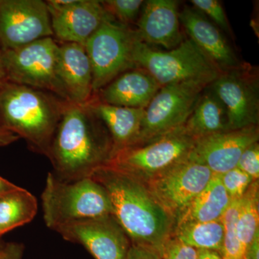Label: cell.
<instances>
[{"instance_id":"5b68a950","label":"cell","mask_w":259,"mask_h":259,"mask_svg":"<svg viewBox=\"0 0 259 259\" xmlns=\"http://www.w3.org/2000/svg\"><path fill=\"white\" fill-rule=\"evenodd\" d=\"M135 67L146 71L163 87L185 81L211 84L222 73L191 39L178 47L159 51L138 39L133 51Z\"/></svg>"},{"instance_id":"5bb4252c","label":"cell","mask_w":259,"mask_h":259,"mask_svg":"<svg viewBox=\"0 0 259 259\" xmlns=\"http://www.w3.org/2000/svg\"><path fill=\"white\" fill-rule=\"evenodd\" d=\"M46 2L54 36L60 42H74L85 47L102 24L115 20L99 0H71L66 5L60 4L57 0Z\"/></svg>"},{"instance_id":"ac0fdd59","label":"cell","mask_w":259,"mask_h":259,"mask_svg":"<svg viewBox=\"0 0 259 259\" xmlns=\"http://www.w3.org/2000/svg\"><path fill=\"white\" fill-rule=\"evenodd\" d=\"M58 76L69 101L86 105L94 96L93 70L86 49L74 42H59Z\"/></svg>"},{"instance_id":"74e56055","label":"cell","mask_w":259,"mask_h":259,"mask_svg":"<svg viewBox=\"0 0 259 259\" xmlns=\"http://www.w3.org/2000/svg\"><path fill=\"white\" fill-rule=\"evenodd\" d=\"M7 81L6 74L3 66V55H2V50H0V84Z\"/></svg>"},{"instance_id":"9a60e30c","label":"cell","mask_w":259,"mask_h":259,"mask_svg":"<svg viewBox=\"0 0 259 259\" xmlns=\"http://www.w3.org/2000/svg\"><path fill=\"white\" fill-rule=\"evenodd\" d=\"M258 140V125L207 135L195 139L189 158L221 175L236 168L243 151Z\"/></svg>"},{"instance_id":"ba28073f","label":"cell","mask_w":259,"mask_h":259,"mask_svg":"<svg viewBox=\"0 0 259 259\" xmlns=\"http://www.w3.org/2000/svg\"><path fill=\"white\" fill-rule=\"evenodd\" d=\"M136 30L115 20H107L85 45L93 70L94 95L119 75L136 69L133 59Z\"/></svg>"},{"instance_id":"f546056e","label":"cell","mask_w":259,"mask_h":259,"mask_svg":"<svg viewBox=\"0 0 259 259\" xmlns=\"http://www.w3.org/2000/svg\"><path fill=\"white\" fill-rule=\"evenodd\" d=\"M199 249L186 244L175 234L163 244L160 255L161 259H197Z\"/></svg>"},{"instance_id":"7a4b0ae2","label":"cell","mask_w":259,"mask_h":259,"mask_svg":"<svg viewBox=\"0 0 259 259\" xmlns=\"http://www.w3.org/2000/svg\"><path fill=\"white\" fill-rule=\"evenodd\" d=\"M91 178L103 187L112 204V215L132 244L161 253L175 231V220L139 180L110 166L100 167Z\"/></svg>"},{"instance_id":"484cf974","label":"cell","mask_w":259,"mask_h":259,"mask_svg":"<svg viewBox=\"0 0 259 259\" xmlns=\"http://www.w3.org/2000/svg\"><path fill=\"white\" fill-rule=\"evenodd\" d=\"M241 198L232 199L221 218L224 228L222 255L223 259H243L245 250L238 236L237 221L239 214Z\"/></svg>"},{"instance_id":"603a6c76","label":"cell","mask_w":259,"mask_h":259,"mask_svg":"<svg viewBox=\"0 0 259 259\" xmlns=\"http://www.w3.org/2000/svg\"><path fill=\"white\" fill-rule=\"evenodd\" d=\"M37 211L35 196L22 187L0 197V237L31 222Z\"/></svg>"},{"instance_id":"7c38bea8","label":"cell","mask_w":259,"mask_h":259,"mask_svg":"<svg viewBox=\"0 0 259 259\" xmlns=\"http://www.w3.org/2000/svg\"><path fill=\"white\" fill-rule=\"evenodd\" d=\"M213 177L207 166L187 158L146 182L150 192L175 221L181 212L205 188Z\"/></svg>"},{"instance_id":"277c9868","label":"cell","mask_w":259,"mask_h":259,"mask_svg":"<svg viewBox=\"0 0 259 259\" xmlns=\"http://www.w3.org/2000/svg\"><path fill=\"white\" fill-rule=\"evenodd\" d=\"M41 202L46 225L54 231L70 223L112 214L108 194L91 177L64 182L50 172Z\"/></svg>"},{"instance_id":"d4e9b609","label":"cell","mask_w":259,"mask_h":259,"mask_svg":"<svg viewBox=\"0 0 259 259\" xmlns=\"http://www.w3.org/2000/svg\"><path fill=\"white\" fill-rule=\"evenodd\" d=\"M238 236L244 250L259 232V182H252L241 197L237 221Z\"/></svg>"},{"instance_id":"836d02e7","label":"cell","mask_w":259,"mask_h":259,"mask_svg":"<svg viewBox=\"0 0 259 259\" xmlns=\"http://www.w3.org/2000/svg\"><path fill=\"white\" fill-rule=\"evenodd\" d=\"M259 257V232L255 235L251 243L245 250V259H258Z\"/></svg>"},{"instance_id":"9c48e42d","label":"cell","mask_w":259,"mask_h":259,"mask_svg":"<svg viewBox=\"0 0 259 259\" xmlns=\"http://www.w3.org/2000/svg\"><path fill=\"white\" fill-rule=\"evenodd\" d=\"M208 86L189 81L160 89L145 108L136 146L155 141L185 125L201 93Z\"/></svg>"},{"instance_id":"52a82bcc","label":"cell","mask_w":259,"mask_h":259,"mask_svg":"<svg viewBox=\"0 0 259 259\" xmlns=\"http://www.w3.org/2000/svg\"><path fill=\"white\" fill-rule=\"evenodd\" d=\"M2 55L7 81L49 92L69 101L58 76L59 42L54 37L2 50Z\"/></svg>"},{"instance_id":"2e32d148","label":"cell","mask_w":259,"mask_h":259,"mask_svg":"<svg viewBox=\"0 0 259 259\" xmlns=\"http://www.w3.org/2000/svg\"><path fill=\"white\" fill-rule=\"evenodd\" d=\"M136 25L139 40L148 46H161L171 50L185 40L176 0L144 1Z\"/></svg>"},{"instance_id":"4316f807","label":"cell","mask_w":259,"mask_h":259,"mask_svg":"<svg viewBox=\"0 0 259 259\" xmlns=\"http://www.w3.org/2000/svg\"><path fill=\"white\" fill-rule=\"evenodd\" d=\"M102 5L115 21L130 26L136 23L141 13L143 0H105Z\"/></svg>"},{"instance_id":"ffe728a7","label":"cell","mask_w":259,"mask_h":259,"mask_svg":"<svg viewBox=\"0 0 259 259\" xmlns=\"http://www.w3.org/2000/svg\"><path fill=\"white\" fill-rule=\"evenodd\" d=\"M89 105L110 133L113 144L112 157L121 151L137 146L145 109L113 106L94 97Z\"/></svg>"},{"instance_id":"6da1fadb","label":"cell","mask_w":259,"mask_h":259,"mask_svg":"<svg viewBox=\"0 0 259 259\" xmlns=\"http://www.w3.org/2000/svg\"><path fill=\"white\" fill-rule=\"evenodd\" d=\"M113 155L111 136L90 106L69 102L56 128L47 157L54 175L64 182L90 178Z\"/></svg>"},{"instance_id":"7402d4cb","label":"cell","mask_w":259,"mask_h":259,"mask_svg":"<svg viewBox=\"0 0 259 259\" xmlns=\"http://www.w3.org/2000/svg\"><path fill=\"white\" fill-rule=\"evenodd\" d=\"M231 199L218 175L197 194L175 221V226L187 223H205L221 219Z\"/></svg>"},{"instance_id":"ab89813d","label":"cell","mask_w":259,"mask_h":259,"mask_svg":"<svg viewBox=\"0 0 259 259\" xmlns=\"http://www.w3.org/2000/svg\"><path fill=\"white\" fill-rule=\"evenodd\" d=\"M243 259H245L244 258H243Z\"/></svg>"},{"instance_id":"cb8c5ba5","label":"cell","mask_w":259,"mask_h":259,"mask_svg":"<svg viewBox=\"0 0 259 259\" xmlns=\"http://www.w3.org/2000/svg\"><path fill=\"white\" fill-rule=\"evenodd\" d=\"M174 234L186 244L197 249L222 252L224 228L221 219L177 225Z\"/></svg>"},{"instance_id":"4fadbf2b","label":"cell","mask_w":259,"mask_h":259,"mask_svg":"<svg viewBox=\"0 0 259 259\" xmlns=\"http://www.w3.org/2000/svg\"><path fill=\"white\" fill-rule=\"evenodd\" d=\"M55 231L66 241L82 245L95 259H126L132 245L112 214L70 223Z\"/></svg>"},{"instance_id":"d590c367","label":"cell","mask_w":259,"mask_h":259,"mask_svg":"<svg viewBox=\"0 0 259 259\" xmlns=\"http://www.w3.org/2000/svg\"><path fill=\"white\" fill-rule=\"evenodd\" d=\"M18 187V186L0 177V197L9 193L12 191L16 190Z\"/></svg>"},{"instance_id":"d6986e66","label":"cell","mask_w":259,"mask_h":259,"mask_svg":"<svg viewBox=\"0 0 259 259\" xmlns=\"http://www.w3.org/2000/svg\"><path fill=\"white\" fill-rule=\"evenodd\" d=\"M161 88L151 75L136 68L119 75L93 97L113 106L145 109Z\"/></svg>"},{"instance_id":"f1b7e54d","label":"cell","mask_w":259,"mask_h":259,"mask_svg":"<svg viewBox=\"0 0 259 259\" xmlns=\"http://www.w3.org/2000/svg\"><path fill=\"white\" fill-rule=\"evenodd\" d=\"M191 3L196 10L205 15L206 18L208 17L211 19L213 24L220 30L226 32L231 37L233 36L231 25L221 2L218 0H192Z\"/></svg>"},{"instance_id":"d6a6232c","label":"cell","mask_w":259,"mask_h":259,"mask_svg":"<svg viewBox=\"0 0 259 259\" xmlns=\"http://www.w3.org/2000/svg\"><path fill=\"white\" fill-rule=\"evenodd\" d=\"M25 246L21 243H8L0 245V259H23Z\"/></svg>"},{"instance_id":"4dcf8cb0","label":"cell","mask_w":259,"mask_h":259,"mask_svg":"<svg viewBox=\"0 0 259 259\" xmlns=\"http://www.w3.org/2000/svg\"><path fill=\"white\" fill-rule=\"evenodd\" d=\"M249 175L253 180L259 179V144L258 142L250 145L242 153L238 160L237 166Z\"/></svg>"},{"instance_id":"8992f818","label":"cell","mask_w":259,"mask_h":259,"mask_svg":"<svg viewBox=\"0 0 259 259\" xmlns=\"http://www.w3.org/2000/svg\"><path fill=\"white\" fill-rule=\"evenodd\" d=\"M194 142L183 125L148 144L116 153L106 166L146 183L189 158Z\"/></svg>"},{"instance_id":"8fae6325","label":"cell","mask_w":259,"mask_h":259,"mask_svg":"<svg viewBox=\"0 0 259 259\" xmlns=\"http://www.w3.org/2000/svg\"><path fill=\"white\" fill-rule=\"evenodd\" d=\"M49 37H54V33L47 2L0 0L2 50L18 49Z\"/></svg>"},{"instance_id":"30bf717a","label":"cell","mask_w":259,"mask_h":259,"mask_svg":"<svg viewBox=\"0 0 259 259\" xmlns=\"http://www.w3.org/2000/svg\"><path fill=\"white\" fill-rule=\"evenodd\" d=\"M209 87L226 107L230 130L258 125L259 79L255 68L245 63L222 73Z\"/></svg>"},{"instance_id":"f35d334b","label":"cell","mask_w":259,"mask_h":259,"mask_svg":"<svg viewBox=\"0 0 259 259\" xmlns=\"http://www.w3.org/2000/svg\"><path fill=\"white\" fill-rule=\"evenodd\" d=\"M0 245H1V243H0Z\"/></svg>"},{"instance_id":"1f68e13d","label":"cell","mask_w":259,"mask_h":259,"mask_svg":"<svg viewBox=\"0 0 259 259\" xmlns=\"http://www.w3.org/2000/svg\"><path fill=\"white\" fill-rule=\"evenodd\" d=\"M126 259H161L156 250L143 245L132 244Z\"/></svg>"},{"instance_id":"8d00e7d4","label":"cell","mask_w":259,"mask_h":259,"mask_svg":"<svg viewBox=\"0 0 259 259\" xmlns=\"http://www.w3.org/2000/svg\"><path fill=\"white\" fill-rule=\"evenodd\" d=\"M197 259H223L219 252L211 250H199Z\"/></svg>"},{"instance_id":"e575fe53","label":"cell","mask_w":259,"mask_h":259,"mask_svg":"<svg viewBox=\"0 0 259 259\" xmlns=\"http://www.w3.org/2000/svg\"><path fill=\"white\" fill-rule=\"evenodd\" d=\"M19 139L18 136L0 125V147L13 144Z\"/></svg>"},{"instance_id":"3957f363","label":"cell","mask_w":259,"mask_h":259,"mask_svg":"<svg viewBox=\"0 0 259 259\" xmlns=\"http://www.w3.org/2000/svg\"><path fill=\"white\" fill-rule=\"evenodd\" d=\"M69 102L49 92L5 81L0 84V125L47 157Z\"/></svg>"},{"instance_id":"e0dca14e","label":"cell","mask_w":259,"mask_h":259,"mask_svg":"<svg viewBox=\"0 0 259 259\" xmlns=\"http://www.w3.org/2000/svg\"><path fill=\"white\" fill-rule=\"evenodd\" d=\"M180 23L197 47L221 71L226 72L245 64L238 59L221 30L195 8L180 12Z\"/></svg>"},{"instance_id":"44dd1931","label":"cell","mask_w":259,"mask_h":259,"mask_svg":"<svg viewBox=\"0 0 259 259\" xmlns=\"http://www.w3.org/2000/svg\"><path fill=\"white\" fill-rule=\"evenodd\" d=\"M184 127L195 139L230 131L226 107L209 85L201 93Z\"/></svg>"},{"instance_id":"83f0119b","label":"cell","mask_w":259,"mask_h":259,"mask_svg":"<svg viewBox=\"0 0 259 259\" xmlns=\"http://www.w3.org/2000/svg\"><path fill=\"white\" fill-rule=\"evenodd\" d=\"M218 176L231 200L241 198L252 182L255 181L238 167Z\"/></svg>"}]
</instances>
